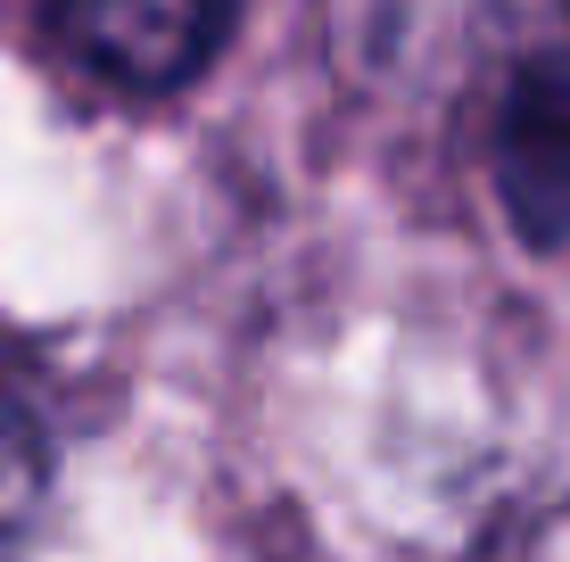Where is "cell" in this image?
I'll return each instance as SVG.
<instances>
[{
    "mask_svg": "<svg viewBox=\"0 0 570 562\" xmlns=\"http://www.w3.org/2000/svg\"><path fill=\"white\" fill-rule=\"evenodd\" d=\"M480 158L529 248H570V0H488Z\"/></svg>",
    "mask_w": 570,
    "mask_h": 562,
    "instance_id": "6da1fadb",
    "label": "cell"
},
{
    "mask_svg": "<svg viewBox=\"0 0 570 562\" xmlns=\"http://www.w3.org/2000/svg\"><path fill=\"white\" fill-rule=\"evenodd\" d=\"M42 496H50V438L33 422L26 390L0 373V562L26 546V530L42 521Z\"/></svg>",
    "mask_w": 570,
    "mask_h": 562,
    "instance_id": "3957f363",
    "label": "cell"
},
{
    "mask_svg": "<svg viewBox=\"0 0 570 562\" xmlns=\"http://www.w3.org/2000/svg\"><path fill=\"white\" fill-rule=\"evenodd\" d=\"M58 50L116 91H174L224 50L240 0H42Z\"/></svg>",
    "mask_w": 570,
    "mask_h": 562,
    "instance_id": "7a4b0ae2",
    "label": "cell"
}]
</instances>
